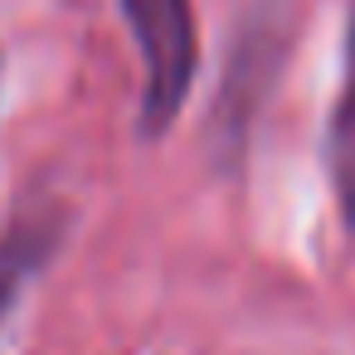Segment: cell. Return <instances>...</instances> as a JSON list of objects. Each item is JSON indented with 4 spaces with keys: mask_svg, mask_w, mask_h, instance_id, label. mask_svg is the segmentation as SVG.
<instances>
[{
    "mask_svg": "<svg viewBox=\"0 0 355 355\" xmlns=\"http://www.w3.org/2000/svg\"><path fill=\"white\" fill-rule=\"evenodd\" d=\"M122 15L141 49V137L156 141L180 117L195 69H200V30L190 0H122Z\"/></svg>",
    "mask_w": 355,
    "mask_h": 355,
    "instance_id": "obj_1",
    "label": "cell"
},
{
    "mask_svg": "<svg viewBox=\"0 0 355 355\" xmlns=\"http://www.w3.org/2000/svg\"><path fill=\"white\" fill-rule=\"evenodd\" d=\"M326 171L336 185V205L345 214V229H355V15L345 30V73H340V93L326 122Z\"/></svg>",
    "mask_w": 355,
    "mask_h": 355,
    "instance_id": "obj_2",
    "label": "cell"
},
{
    "mask_svg": "<svg viewBox=\"0 0 355 355\" xmlns=\"http://www.w3.org/2000/svg\"><path fill=\"white\" fill-rule=\"evenodd\" d=\"M44 253H49V229H40V224H20L6 243H0V326H6V316H10V306H15V297H20V287L30 282V272L44 263Z\"/></svg>",
    "mask_w": 355,
    "mask_h": 355,
    "instance_id": "obj_3",
    "label": "cell"
}]
</instances>
